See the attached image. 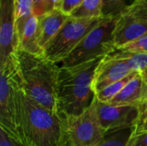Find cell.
I'll use <instances>...</instances> for the list:
<instances>
[{
    "label": "cell",
    "mask_w": 147,
    "mask_h": 146,
    "mask_svg": "<svg viewBox=\"0 0 147 146\" xmlns=\"http://www.w3.org/2000/svg\"><path fill=\"white\" fill-rule=\"evenodd\" d=\"M0 146H22L10 139L6 133L0 128Z\"/></svg>",
    "instance_id": "obj_26"
},
{
    "label": "cell",
    "mask_w": 147,
    "mask_h": 146,
    "mask_svg": "<svg viewBox=\"0 0 147 146\" xmlns=\"http://www.w3.org/2000/svg\"><path fill=\"white\" fill-rule=\"evenodd\" d=\"M96 108L105 135L114 131L136 126L140 114L139 105L112 106L96 99Z\"/></svg>",
    "instance_id": "obj_10"
},
{
    "label": "cell",
    "mask_w": 147,
    "mask_h": 146,
    "mask_svg": "<svg viewBox=\"0 0 147 146\" xmlns=\"http://www.w3.org/2000/svg\"><path fill=\"white\" fill-rule=\"evenodd\" d=\"M147 84L141 74L134 77L108 104L112 106L139 105L144 102Z\"/></svg>",
    "instance_id": "obj_14"
},
{
    "label": "cell",
    "mask_w": 147,
    "mask_h": 146,
    "mask_svg": "<svg viewBox=\"0 0 147 146\" xmlns=\"http://www.w3.org/2000/svg\"><path fill=\"white\" fill-rule=\"evenodd\" d=\"M102 0H84L71 16L76 18H98L102 16Z\"/></svg>",
    "instance_id": "obj_18"
},
{
    "label": "cell",
    "mask_w": 147,
    "mask_h": 146,
    "mask_svg": "<svg viewBox=\"0 0 147 146\" xmlns=\"http://www.w3.org/2000/svg\"><path fill=\"white\" fill-rule=\"evenodd\" d=\"M117 17H103L62 62V66L70 67L89 62L107 55L117 50L114 41V31Z\"/></svg>",
    "instance_id": "obj_5"
},
{
    "label": "cell",
    "mask_w": 147,
    "mask_h": 146,
    "mask_svg": "<svg viewBox=\"0 0 147 146\" xmlns=\"http://www.w3.org/2000/svg\"><path fill=\"white\" fill-rule=\"evenodd\" d=\"M110 54L116 59L125 61L133 71L141 73L147 68V53L116 50Z\"/></svg>",
    "instance_id": "obj_15"
},
{
    "label": "cell",
    "mask_w": 147,
    "mask_h": 146,
    "mask_svg": "<svg viewBox=\"0 0 147 146\" xmlns=\"http://www.w3.org/2000/svg\"><path fill=\"white\" fill-rule=\"evenodd\" d=\"M138 74H140V72L138 71H133L131 74H129L128 76L123 77L122 79L109 85L108 87L104 88L103 89H102L101 91L97 92L96 94V98L97 99L98 102H102V103H108L109 102H110L117 94H119L121 92V90L134 78Z\"/></svg>",
    "instance_id": "obj_16"
},
{
    "label": "cell",
    "mask_w": 147,
    "mask_h": 146,
    "mask_svg": "<svg viewBox=\"0 0 147 146\" xmlns=\"http://www.w3.org/2000/svg\"><path fill=\"white\" fill-rule=\"evenodd\" d=\"M19 38V50L34 55H43L39 45V17L31 15L26 19L16 22Z\"/></svg>",
    "instance_id": "obj_12"
},
{
    "label": "cell",
    "mask_w": 147,
    "mask_h": 146,
    "mask_svg": "<svg viewBox=\"0 0 147 146\" xmlns=\"http://www.w3.org/2000/svg\"><path fill=\"white\" fill-rule=\"evenodd\" d=\"M127 146H147V131L137 132L135 130L128 141Z\"/></svg>",
    "instance_id": "obj_23"
},
{
    "label": "cell",
    "mask_w": 147,
    "mask_h": 146,
    "mask_svg": "<svg viewBox=\"0 0 147 146\" xmlns=\"http://www.w3.org/2000/svg\"><path fill=\"white\" fill-rule=\"evenodd\" d=\"M19 50L14 0H0V67Z\"/></svg>",
    "instance_id": "obj_9"
},
{
    "label": "cell",
    "mask_w": 147,
    "mask_h": 146,
    "mask_svg": "<svg viewBox=\"0 0 147 146\" xmlns=\"http://www.w3.org/2000/svg\"><path fill=\"white\" fill-rule=\"evenodd\" d=\"M0 128L10 139L25 146L20 130L17 87L22 80L16 54L0 67Z\"/></svg>",
    "instance_id": "obj_4"
},
{
    "label": "cell",
    "mask_w": 147,
    "mask_h": 146,
    "mask_svg": "<svg viewBox=\"0 0 147 146\" xmlns=\"http://www.w3.org/2000/svg\"><path fill=\"white\" fill-rule=\"evenodd\" d=\"M102 59L70 67H59L57 107L61 117L65 119L80 115L91 105L96 97L92 83L96 70Z\"/></svg>",
    "instance_id": "obj_2"
},
{
    "label": "cell",
    "mask_w": 147,
    "mask_h": 146,
    "mask_svg": "<svg viewBox=\"0 0 147 146\" xmlns=\"http://www.w3.org/2000/svg\"><path fill=\"white\" fill-rule=\"evenodd\" d=\"M16 22L26 19L33 15L32 0H14Z\"/></svg>",
    "instance_id": "obj_20"
},
{
    "label": "cell",
    "mask_w": 147,
    "mask_h": 146,
    "mask_svg": "<svg viewBox=\"0 0 147 146\" xmlns=\"http://www.w3.org/2000/svg\"><path fill=\"white\" fill-rule=\"evenodd\" d=\"M127 0H102V16L117 17L127 7Z\"/></svg>",
    "instance_id": "obj_19"
},
{
    "label": "cell",
    "mask_w": 147,
    "mask_h": 146,
    "mask_svg": "<svg viewBox=\"0 0 147 146\" xmlns=\"http://www.w3.org/2000/svg\"><path fill=\"white\" fill-rule=\"evenodd\" d=\"M140 108V114L138 117L137 124H136V130H139L144 126H147V102H143L139 104Z\"/></svg>",
    "instance_id": "obj_24"
},
{
    "label": "cell",
    "mask_w": 147,
    "mask_h": 146,
    "mask_svg": "<svg viewBox=\"0 0 147 146\" xmlns=\"http://www.w3.org/2000/svg\"><path fill=\"white\" fill-rule=\"evenodd\" d=\"M65 120L67 146H96L105 137L97 114L96 97L83 114Z\"/></svg>",
    "instance_id": "obj_7"
},
{
    "label": "cell",
    "mask_w": 147,
    "mask_h": 146,
    "mask_svg": "<svg viewBox=\"0 0 147 146\" xmlns=\"http://www.w3.org/2000/svg\"><path fill=\"white\" fill-rule=\"evenodd\" d=\"M147 33V1H137L117 16L114 41L117 49L138 40Z\"/></svg>",
    "instance_id": "obj_8"
},
{
    "label": "cell",
    "mask_w": 147,
    "mask_h": 146,
    "mask_svg": "<svg viewBox=\"0 0 147 146\" xmlns=\"http://www.w3.org/2000/svg\"><path fill=\"white\" fill-rule=\"evenodd\" d=\"M137 1H147V0H137Z\"/></svg>",
    "instance_id": "obj_31"
},
{
    "label": "cell",
    "mask_w": 147,
    "mask_h": 146,
    "mask_svg": "<svg viewBox=\"0 0 147 146\" xmlns=\"http://www.w3.org/2000/svg\"><path fill=\"white\" fill-rule=\"evenodd\" d=\"M132 72L133 71L125 61L109 54L102 59L96 70L92 83V89L95 94H96Z\"/></svg>",
    "instance_id": "obj_11"
},
{
    "label": "cell",
    "mask_w": 147,
    "mask_h": 146,
    "mask_svg": "<svg viewBox=\"0 0 147 146\" xmlns=\"http://www.w3.org/2000/svg\"><path fill=\"white\" fill-rule=\"evenodd\" d=\"M39 17V45L43 51L50 41L59 32L70 15H65L59 9L42 15Z\"/></svg>",
    "instance_id": "obj_13"
},
{
    "label": "cell",
    "mask_w": 147,
    "mask_h": 146,
    "mask_svg": "<svg viewBox=\"0 0 147 146\" xmlns=\"http://www.w3.org/2000/svg\"><path fill=\"white\" fill-rule=\"evenodd\" d=\"M144 102H147V86H146V94H145V98H144Z\"/></svg>",
    "instance_id": "obj_30"
},
{
    "label": "cell",
    "mask_w": 147,
    "mask_h": 146,
    "mask_svg": "<svg viewBox=\"0 0 147 146\" xmlns=\"http://www.w3.org/2000/svg\"><path fill=\"white\" fill-rule=\"evenodd\" d=\"M141 76H142V77H143V79H144V81H145V83L147 84V68L144 71H142L141 73Z\"/></svg>",
    "instance_id": "obj_28"
},
{
    "label": "cell",
    "mask_w": 147,
    "mask_h": 146,
    "mask_svg": "<svg viewBox=\"0 0 147 146\" xmlns=\"http://www.w3.org/2000/svg\"><path fill=\"white\" fill-rule=\"evenodd\" d=\"M84 0H62L59 9L65 15H70L80 7Z\"/></svg>",
    "instance_id": "obj_22"
},
{
    "label": "cell",
    "mask_w": 147,
    "mask_h": 146,
    "mask_svg": "<svg viewBox=\"0 0 147 146\" xmlns=\"http://www.w3.org/2000/svg\"><path fill=\"white\" fill-rule=\"evenodd\" d=\"M62 0H44L43 15L59 9Z\"/></svg>",
    "instance_id": "obj_25"
},
{
    "label": "cell",
    "mask_w": 147,
    "mask_h": 146,
    "mask_svg": "<svg viewBox=\"0 0 147 146\" xmlns=\"http://www.w3.org/2000/svg\"><path fill=\"white\" fill-rule=\"evenodd\" d=\"M102 19L103 17L76 18L70 16L47 45L43 56L55 64L63 62Z\"/></svg>",
    "instance_id": "obj_6"
},
{
    "label": "cell",
    "mask_w": 147,
    "mask_h": 146,
    "mask_svg": "<svg viewBox=\"0 0 147 146\" xmlns=\"http://www.w3.org/2000/svg\"><path fill=\"white\" fill-rule=\"evenodd\" d=\"M16 59L25 93L43 108L58 114L59 67L43 55H34L22 50H18Z\"/></svg>",
    "instance_id": "obj_3"
},
{
    "label": "cell",
    "mask_w": 147,
    "mask_h": 146,
    "mask_svg": "<svg viewBox=\"0 0 147 146\" xmlns=\"http://www.w3.org/2000/svg\"><path fill=\"white\" fill-rule=\"evenodd\" d=\"M117 50H126L135 52H144L147 53V33L140 37L138 40L117 49Z\"/></svg>",
    "instance_id": "obj_21"
},
{
    "label": "cell",
    "mask_w": 147,
    "mask_h": 146,
    "mask_svg": "<svg viewBox=\"0 0 147 146\" xmlns=\"http://www.w3.org/2000/svg\"><path fill=\"white\" fill-rule=\"evenodd\" d=\"M136 131H137V132H139V131H147V126L142 127V128H140V129H139V130H136Z\"/></svg>",
    "instance_id": "obj_29"
},
{
    "label": "cell",
    "mask_w": 147,
    "mask_h": 146,
    "mask_svg": "<svg viewBox=\"0 0 147 146\" xmlns=\"http://www.w3.org/2000/svg\"><path fill=\"white\" fill-rule=\"evenodd\" d=\"M135 130L136 126H131L109 133L96 146H127Z\"/></svg>",
    "instance_id": "obj_17"
},
{
    "label": "cell",
    "mask_w": 147,
    "mask_h": 146,
    "mask_svg": "<svg viewBox=\"0 0 147 146\" xmlns=\"http://www.w3.org/2000/svg\"><path fill=\"white\" fill-rule=\"evenodd\" d=\"M32 4H33V15L36 16L42 15L44 0H32Z\"/></svg>",
    "instance_id": "obj_27"
},
{
    "label": "cell",
    "mask_w": 147,
    "mask_h": 146,
    "mask_svg": "<svg viewBox=\"0 0 147 146\" xmlns=\"http://www.w3.org/2000/svg\"><path fill=\"white\" fill-rule=\"evenodd\" d=\"M20 130L25 146H67L65 120L32 100L17 87Z\"/></svg>",
    "instance_id": "obj_1"
}]
</instances>
